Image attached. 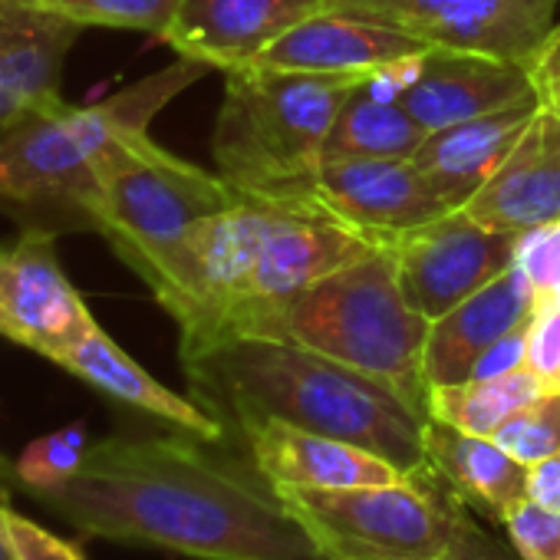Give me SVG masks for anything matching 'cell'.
<instances>
[{"label": "cell", "mask_w": 560, "mask_h": 560, "mask_svg": "<svg viewBox=\"0 0 560 560\" xmlns=\"http://www.w3.org/2000/svg\"><path fill=\"white\" fill-rule=\"evenodd\" d=\"M27 498L86 537L195 560H327L234 442L178 429L100 439L67 485Z\"/></svg>", "instance_id": "obj_1"}, {"label": "cell", "mask_w": 560, "mask_h": 560, "mask_svg": "<svg viewBox=\"0 0 560 560\" xmlns=\"http://www.w3.org/2000/svg\"><path fill=\"white\" fill-rule=\"evenodd\" d=\"M178 353L188 396L224 432L241 419H280L370 448L409 478L435 475L422 442L425 419L343 363L270 337H228Z\"/></svg>", "instance_id": "obj_2"}, {"label": "cell", "mask_w": 560, "mask_h": 560, "mask_svg": "<svg viewBox=\"0 0 560 560\" xmlns=\"http://www.w3.org/2000/svg\"><path fill=\"white\" fill-rule=\"evenodd\" d=\"M205 73V63L178 57L103 103L73 106L54 96L0 126V214L18 231L96 234L93 205L106 155L122 139L149 132L152 119Z\"/></svg>", "instance_id": "obj_3"}, {"label": "cell", "mask_w": 560, "mask_h": 560, "mask_svg": "<svg viewBox=\"0 0 560 560\" xmlns=\"http://www.w3.org/2000/svg\"><path fill=\"white\" fill-rule=\"evenodd\" d=\"M373 77L244 67L224 73L211 132L214 172L250 198L317 208L314 185L343 100ZM320 211V208H317Z\"/></svg>", "instance_id": "obj_4"}, {"label": "cell", "mask_w": 560, "mask_h": 560, "mask_svg": "<svg viewBox=\"0 0 560 560\" xmlns=\"http://www.w3.org/2000/svg\"><path fill=\"white\" fill-rule=\"evenodd\" d=\"M432 320L409 307L399 291L389 247L330 270L280 307L254 337H270L343 363L429 419L425 340Z\"/></svg>", "instance_id": "obj_5"}, {"label": "cell", "mask_w": 560, "mask_h": 560, "mask_svg": "<svg viewBox=\"0 0 560 560\" xmlns=\"http://www.w3.org/2000/svg\"><path fill=\"white\" fill-rule=\"evenodd\" d=\"M241 198L218 172H208L168 149L149 132L122 139L100 168L93 205L96 234L109 241L119 260L152 288L182 250L191 228Z\"/></svg>", "instance_id": "obj_6"}, {"label": "cell", "mask_w": 560, "mask_h": 560, "mask_svg": "<svg viewBox=\"0 0 560 560\" xmlns=\"http://www.w3.org/2000/svg\"><path fill=\"white\" fill-rule=\"evenodd\" d=\"M280 494L327 560H448L468 508L439 475L343 491L284 488Z\"/></svg>", "instance_id": "obj_7"}, {"label": "cell", "mask_w": 560, "mask_h": 560, "mask_svg": "<svg viewBox=\"0 0 560 560\" xmlns=\"http://www.w3.org/2000/svg\"><path fill=\"white\" fill-rule=\"evenodd\" d=\"M560 0H330L327 11L376 21L432 50L524 63L557 24Z\"/></svg>", "instance_id": "obj_8"}, {"label": "cell", "mask_w": 560, "mask_h": 560, "mask_svg": "<svg viewBox=\"0 0 560 560\" xmlns=\"http://www.w3.org/2000/svg\"><path fill=\"white\" fill-rule=\"evenodd\" d=\"M389 250L409 307L425 320H439L514 267L517 234L488 228L458 208L402 234Z\"/></svg>", "instance_id": "obj_9"}, {"label": "cell", "mask_w": 560, "mask_h": 560, "mask_svg": "<svg viewBox=\"0 0 560 560\" xmlns=\"http://www.w3.org/2000/svg\"><path fill=\"white\" fill-rule=\"evenodd\" d=\"M96 324L60 264L57 234L18 231L0 241V337L57 360Z\"/></svg>", "instance_id": "obj_10"}, {"label": "cell", "mask_w": 560, "mask_h": 560, "mask_svg": "<svg viewBox=\"0 0 560 560\" xmlns=\"http://www.w3.org/2000/svg\"><path fill=\"white\" fill-rule=\"evenodd\" d=\"M314 205L380 247L455 211L416 159H327Z\"/></svg>", "instance_id": "obj_11"}, {"label": "cell", "mask_w": 560, "mask_h": 560, "mask_svg": "<svg viewBox=\"0 0 560 560\" xmlns=\"http://www.w3.org/2000/svg\"><path fill=\"white\" fill-rule=\"evenodd\" d=\"M228 439L280 491H343L409 478L402 468L370 448L280 419H241L228 429Z\"/></svg>", "instance_id": "obj_12"}, {"label": "cell", "mask_w": 560, "mask_h": 560, "mask_svg": "<svg viewBox=\"0 0 560 560\" xmlns=\"http://www.w3.org/2000/svg\"><path fill=\"white\" fill-rule=\"evenodd\" d=\"M330 0H178L165 44L208 70L234 73L298 24L327 11Z\"/></svg>", "instance_id": "obj_13"}, {"label": "cell", "mask_w": 560, "mask_h": 560, "mask_svg": "<svg viewBox=\"0 0 560 560\" xmlns=\"http://www.w3.org/2000/svg\"><path fill=\"white\" fill-rule=\"evenodd\" d=\"M429 50L376 21L324 11L270 44L254 67L330 77H406Z\"/></svg>", "instance_id": "obj_14"}, {"label": "cell", "mask_w": 560, "mask_h": 560, "mask_svg": "<svg viewBox=\"0 0 560 560\" xmlns=\"http://www.w3.org/2000/svg\"><path fill=\"white\" fill-rule=\"evenodd\" d=\"M396 96L425 132H439L455 122L530 100L534 90L524 63L455 50H429L396 83Z\"/></svg>", "instance_id": "obj_15"}, {"label": "cell", "mask_w": 560, "mask_h": 560, "mask_svg": "<svg viewBox=\"0 0 560 560\" xmlns=\"http://www.w3.org/2000/svg\"><path fill=\"white\" fill-rule=\"evenodd\" d=\"M537 298L517 267L504 270L478 294L432 320L425 340V380L432 386H452L471 380L475 366L511 334L530 324Z\"/></svg>", "instance_id": "obj_16"}, {"label": "cell", "mask_w": 560, "mask_h": 560, "mask_svg": "<svg viewBox=\"0 0 560 560\" xmlns=\"http://www.w3.org/2000/svg\"><path fill=\"white\" fill-rule=\"evenodd\" d=\"M475 221L524 234L560 218V116L537 109L524 136L462 208Z\"/></svg>", "instance_id": "obj_17"}, {"label": "cell", "mask_w": 560, "mask_h": 560, "mask_svg": "<svg viewBox=\"0 0 560 560\" xmlns=\"http://www.w3.org/2000/svg\"><path fill=\"white\" fill-rule=\"evenodd\" d=\"M60 370L96 389L116 406H126L145 419H155L168 429L211 439V442H231L224 425L208 416L191 396H178L168 386H162L152 373H145L100 324H93L70 350H63L54 360Z\"/></svg>", "instance_id": "obj_18"}, {"label": "cell", "mask_w": 560, "mask_h": 560, "mask_svg": "<svg viewBox=\"0 0 560 560\" xmlns=\"http://www.w3.org/2000/svg\"><path fill=\"white\" fill-rule=\"evenodd\" d=\"M83 31L54 11L0 4V126L63 96V67Z\"/></svg>", "instance_id": "obj_19"}, {"label": "cell", "mask_w": 560, "mask_h": 560, "mask_svg": "<svg viewBox=\"0 0 560 560\" xmlns=\"http://www.w3.org/2000/svg\"><path fill=\"white\" fill-rule=\"evenodd\" d=\"M537 109L540 106L530 96L514 106H504V109L455 122L448 129L429 132V139L416 152V162L429 175L435 191L458 211L494 175V168L504 162V155L524 136V129L530 126Z\"/></svg>", "instance_id": "obj_20"}, {"label": "cell", "mask_w": 560, "mask_h": 560, "mask_svg": "<svg viewBox=\"0 0 560 560\" xmlns=\"http://www.w3.org/2000/svg\"><path fill=\"white\" fill-rule=\"evenodd\" d=\"M425 458L432 471L475 511L494 521L527 498V465L511 458L494 439L468 435L445 422L425 419Z\"/></svg>", "instance_id": "obj_21"}, {"label": "cell", "mask_w": 560, "mask_h": 560, "mask_svg": "<svg viewBox=\"0 0 560 560\" xmlns=\"http://www.w3.org/2000/svg\"><path fill=\"white\" fill-rule=\"evenodd\" d=\"M402 77L363 80L340 106L327 136V159H416L429 132L396 96Z\"/></svg>", "instance_id": "obj_22"}, {"label": "cell", "mask_w": 560, "mask_h": 560, "mask_svg": "<svg viewBox=\"0 0 560 560\" xmlns=\"http://www.w3.org/2000/svg\"><path fill=\"white\" fill-rule=\"evenodd\" d=\"M540 393H547L540 386V380L527 366H517V370L498 373V376L465 380V383H452V386H432L425 412L435 422H445L468 435L491 439L517 409L534 402Z\"/></svg>", "instance_id": "obj_23"}, {"label": "cell", "mask_w": 560, "mask_h": 560, "mask_svg": "<svg viewBox=\"0 0 560 560\" xmlns=\"http://www.w3.org/2000/svg\"><path fill=\"white\" fill-rule=\"evenodd\" d=\"M90 445L93 442L86 435V422H70L63 429L37 435L11 462L14 465V488L24 494H34V491H50V488L67 485L80 471Z\"/></svg>", "instance_id": "obj_24"}, {"label": "cell", "mask_w": 560, "mask_h": 560, "mask_svg": "<svg viewBox=\"0 0 560 560\" xmlns=\"http://www.w3.org/2000/svg\"><path fill=\"white\" fill-rule=\"evenodd\" d=\"M31 8L54 11L80 27H106V31H136L165 37L178 0H27Z\"/></svg>", "instance_id": "obj_25"}, {"label": "cell", "mask_w": 560, "mask_h": 560, "mask_svg": "<svg viewBox=\"0 0 560 560\" xmlns=\"http://www.w3.org/2000/svg\"><path fill=\"white\" fill-rule=\"evenodd\" d=\"M511 458L534 465L560 452V393H540L534 402L517 409L494 435Z\"/></svg>", "instance_id": "obj_26"}, {"label": "cell", "mask_w": 560, "mask_h": 560, "mask_svg": "<svg viewBox=\"0 0 560 560\" xmlns=\"http://www.w3.org/2000/svg\"><path fill=\"white\" fill-rule=\"evenodd\" d=\"M514 267L530 284L537 307H560V218L517 234Z\"/></svg>", "instance_id": "obj_27"}, {"label": "cell", "mask_w": 560, "mask_h": 560, "mask_svg": "<svg viewBox=\"0 0 560 560\" xmlns=\"http://www.w3.org/2000/svg\"><path fill=\"white\" fill-rule=\"evenodd\" d=\"M501 524L521 560H560V511L524 498L504 514Z\"/></svg>", "instance_id": "obj_28"}, {"label": "cell", "mask_w": 560, "mask_h": 560, "mask_svg": "<svg viewBox=\"0 0 560 560\" xmlns=\"http://www.w3.org/2000/svg\"><path fill=\"white\" fill-rule=\"evenodd\" d=\"M0 530H4L14 560H86V553L73 540L54 534L34 517H24L11 508V501L0 504Z\"/></svg>", "instance_id": "obj_29"}, {"label": "cell", "mask_w": 560, "mask_h": 560, "mask_svg": "<svg viewBox=\"0 0 560 560\" xmlns=\"http://www.w3.org/2000/svg\"><path fill=\"white\" fill-rule=\"evenodd\" d=\"M524 366L547 393H560V307H537L527 327Z\"/></svg>", "instance_id": "obj_30"}, {"label": "cell", "mask_w": 560, "mask_h": 560, "mask_svg": "<svg viewBox=\"0 0 560 560\" xmlns=\"http://www.w3.org/2000/svg\"><path fill=\"white\" fill-rule=\"evenodd\" d=\"M530 90L540 109L560 116V21L547 31V37L534 47V54L524 60Z\"/></svg>", "instance_id": "obj_31"}, {"label": "cell", "mask_w": 560, "mask_h": 560, "mask_svg": "<svg viewBox=\"0 0 560 560\" xmlns=\"http://www.w3.org/2000/svg\"><path fill=\"white\" fill-rule=\"evenodd\" d=\"M448 560H521V557H517V553H508L504 544H498L491 534H485V530L471 521V514H468V508H465L462 517H458L455 547H452V557H448Z\"/></svg>", "instance_id": "obj_32"}, {"label": "cell", "mask_w": 560, "mask_h": 560, "mask_svg": "<svg viewBox=\"0 0 560 560\" xmlns=\"http://www.w3.org/2000/svg\"><path fill=\"white\" fill-rule=\"evenodd\" d=\"M527 498L550 511H560V452L527 465Z\"/></svg>", "instance_id": "obj_33"}, {"label": "cell", "mask_w": 560, "mask_h": 560, "mask_svg": "<svg viewBox=\"0 0 560 560\" xmlns=\"http://www.w3.org/2000/svg\"><path fill=\"white\" fill-rule=\"evenodd\" d=\"M0 488H11L14 491V465L0 455Z\"/></svg>", "instance_id": "obj_34"}, {"label": "cell", "mask_w": 560, "mask_h": 560, "mask_svg": "<svg viewBox=\"0 0 560 560\" xmlns=\"http://www.w3.org/2000/svg\"><path fill=\"white\" fill-rule=\"evenodd\" d=\"M8 501H11V488H0V504H8ZM0 560H14L4 540V530H0Z\"/></svg>", "instance_id": "obj_35"}, {"label": "cell", "mask_w": 560, "mask_h": 560, "mask_svg": "<svg viewBox=\"0 0 560 560\" xmlns=\"http://www.w3.org/2000/svg\"><path fill=\"white\" fill-rule=\"evenodd\" d=\"M0 4H27V0H0Z\"/></svg>", "instance_id": "obj_36"}]
</instances>
